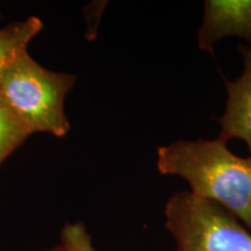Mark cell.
<instances>
[{
  "instance_id": "6da1fadb",
  "label": "cell",
  "mask_w": 251,
  "mask_h": 251,
  "mask_svg": "<svg viewBox=\"0 0 251 251\" xmlns=\"http://www.w3.org/2000/svg\"><path fill=\"white\" fill-rule=\"evenodd\" d=\"M157 168L183 178L191 193L224 207L251 231V156L235 155L220 139L179 140L159 147Z\"/></svg>"
},
{
  "instance_id": "7a4b0ae2",
  "label": "cell",
  "mask_w": 251,
  "mask_h": 251,
  "mask_svg": "<svg viewBox=\"0 0 251 251\" xmlns=\"http://www.w3.org/2000/svg\"><path fill=\"white\" fill-rule=\"evenodd\" d=\"M75 83L76 76L48 70L25 51L0 77V102L30 134L64 137L70 130L64 102Z\"/></svg>"
},
{
  "instance_id": "3957f363",
  "label": "cell",
  "mask_w": 251,
  "mask_h": 251,
  "mask_svg": "<svg viewBox=\"0 0 251 251\" xmlns=\"http://www.w3.org/2000/svg\"><path fill=\"white\" fill-rule=\"evenodd\" d=\"M165 226L176 251H251V231L224 207L190 191L169 198Z\"/></svg>"
},
{
  "instance_id": "277c9868",
  "label": "cell",
  "mask_w": 251,
  "mask_h": 251,
  "mask_svg": "<svg viewBox=\"0 0 251 251\" xmlns=\"http://www.w3.org/2000/svg\"><path fill=\"white\" fill-rule=\"evenodd\" d=\"M235 36L251 46V0H207L198 47L213 52L215 43Z\"/></svg>"
},
{
  "instance_id": "5b68a950",
  "label": "cell",
  "mask_w": 251,
  "mask_h": 251,
  "mask_svg": "<svg viewBox=\"0 0 251 251\" xmlns=\"http://www.w3.org/2000/svg\"><path fill=\"white\" fill-rule=\"evenodd\" d=\"M237 50L243 58V71L235 80L225 79L227 99L226 111L219 119L218 139L226 143L242 140L251 152V46L238 45Z\"/></svg>"
},
{
  "instance_id": "8992f818",
  "label": "cell",
  "mask_w": 251,
  "mask_h": 251,
  "mask_svg": "<svg viewBox=\"0 0 251 251\" xmlns=\"http://www.w3.org/2000/svg\"><path fill=\"white\" fill-rule=\"evenodd\" d=\"M42 28L41 19L30 17L27 20L11 24L0 29V77L19 56L27 51L28 43Z\"/></svg>"
},
{
  "instance_id": "52a82bcc",
  "label": "cell",
  "mask_w": 251,
  "mask_h": 251,
  "mask_svg": "<svg viewBox=\"0 0 251 251\" xmlns=\"http://www.w3.org/2000/svg\"><path fill=\"white\" fill-rule=\"evenodd\" d=\"M30 135L4 103L0 102V165Z\"/></svg>"
},
{
  "instance_id": "ba28073f",
  "label": "cell",
  "mask_w": 251,
  "mask_h": 251,
  "mask_svg": "<svg viewBox=\"0 0 251 251\" xmlns=\"http://www.w3.org/2000/svg\"><path fill=\"white\" fill-rule=\"evenodd\" d=\"M61 246L64 251H96L91 235L81 222L67 224L63 227Z\"/></svg>"
},
{
  "instance_id": "9c48e42d",
  "label": "cell",
  "mask_w": 251,
  "mask_h": 251,
  "mask_svg": "<svg viewBox=\"0 0 251 251\" xmlns=\"http://www.w3.org/2000/svg\"><path fill=\"white\" fill-rule=\"evenodd\" d=\"M47 251H64V249H63V247L61 246V244H59V246L51 248V249H49V250H47Z\"/></svg>"
}]
</instances>
